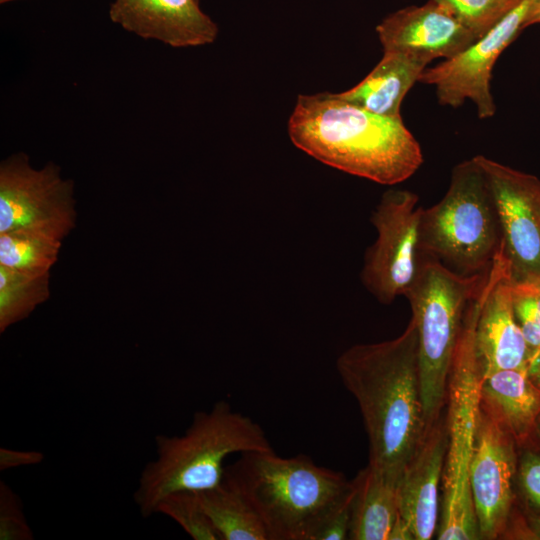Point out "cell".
<instances>
[{
  "mask_svg": "<svg viewBox=\"0 0 540 540\" xmlns=\"http://www.w3.org/2000/svg\"><path fill=\"white\" fill-rule=\"evenodd\" d=\"M430 62L418 55L384 52L379 63L361 82L337 95L372 113L401 117L400 106L405 95L419 81Z\"/></svg>",
  "mask_w": 540,
  "mask_h": 540,
  "instance_id": "ac0fdd59",
  "label": "cell"
},
{
  "mask_svg": "<svg viewBox=\"0 0 540 540\" xmlns=\"http://www.w3.org/2000/svg\"><path fill=\"white\" fill-rule=\"evenodd\" d=\"M511 296L515 318L531 356L540 350V281H512Z\"/></svg>",
  "mask_w": 540,
  "mask_h": 540,
  "instance_id": "d4e9b609",
  "label": "cell"
},
{
  "mask_svg": "<svg viewBox=\"0 0 540 540\" xmlns=\"http://www.w3.org/2000/svg\"><path fill=\"white\" fill-rule=\"evenodd\" d=\"M398 480L369 464L351 480L350 540H387L399 514Z\"/></svg>",
  "mask_w": 540,
  "mask_h": 540,
  "instance_id": "d6986e66",
  "label": "cell"
},
{
  "mask_svg": "<svg viewBox=\"0 0 540 540\" xmlns=\"http://www.w3.org/2000/svg\"><path fill=\"white\" fill-rule=\"evenodd\" d=\"M156 514L171 518L194 540H220L196 492L178 491L167 495L158 503Z\"/></svg>",
  "mask_w": 540,
  "mask_h": 540,
  "instance_id": "603a6c76",
  "label": "cell"
},
{
  "mask_svg": "<svg viewBox=\"0 0 540 540\" xmlns=\"http://www.w3.org/2000/svg\"><path fill=\"white\" fill-rule=\"evenodd\" d=\"M511 276L506 274L485 299L476 325L475 346L482 376L504 369L527 368L531 352L515 318Z\"/></svg>",
  "mask_w": 540,
  "mask_h": 540,
  "instance_id": "2e32d148",
  "label": "cell"
},
{
  "mask_svg": "<svg viewBox=\"0 0 540 540\" xmlns=\"http://www.w3.org/2000/svg\"><path fill=\"white\" fill-rule=\"evenodd\" d=\"M352 496L353 487L351 483L348 493L318 530L314 540L349 539Z\"/></svg>",
  "mask_w": 540,
  "mask_h": 540,
  "instance_id": "4316f807",
  "label": "cell"
},
{
  "mask_svg": "<svg viewBox=\"0 0 540 540\" xmlns=\"http://www.w3.org/2000/svg\"><path fill=\"white\" fill-rule=\"evenodd\" d=\"M480 403L509 430L518 446L535 437L540 389L528 377L527 368L482 376Z\"/></svg>",
  "mask_w": 540,
  "mask_h": 540,
  "instance_id": "e0dca14e",
  "label": "cell"
},
{
  "mask_svg": "<svg viewBox=\"0 0 540 540\" xmlns=\"http://www.w3.org/2000/svg\"><path fill=\"white\" fill-rule=\"evenodd\" d=\"M384 52L397 51L432 61L451 59L477 38L446 8L429 0L385 17L376 27Z\"/></svg>",
  "mask_w": 540,
  "mask_h": 540,
  "instance_id": "5bb4252c",
  "label": "cell"
},
{
  "mask_svg": "<svg viewBox=\"0 0 540 540\" xmlns=\"http://www.w3.org/2000/svg\"><path fill=\"white\" fill-rule=\"evenodd\" d=\"M50 272H28L0 265V332L27 318L50 296Z\"/></svg>",
  "mask_w": 540,
  "mask_h": 540,
  "instance_id": "7402d4cb",
  "label": "cell"
},
{
  "mask_svg": "<svg viewBox=\"0 0 540 540\" xmlns=\"http://www.w3.org/2000/svg\"><path fill=\"white\" fill-rule=\"evenodd\" d=\"M516 446L509 430L480 403L469 477L480 539L504 537L511 521Z\"/></svg>",
  "mask_w": 540,
  "mask_h": 540,
  "instance_id": "7c38bea8",
  "label": "cell"
},
{
  "mask_svg": "<svg viewBox=\"0 0 540 540\" xmlns=\"http://www.w3.org/2000/svg\"><path fill=\"white\" fill-rule=\"evenodd\" d=\"M223 477L252 505L268 540H314L351 486L308 455L281 457L273 448L241 453Z\"/></svg>",
  "mask_w": 540,
  "mask_h": 540,
  "instance_id": "3957f363",
  "label": "cell"
},
{
  "mask_svg": "<svg viewBox=\"0 0 540 540\" xmlns=\"http://www.w3.org/2000/svg\"><path fill=\"white\" fill-rule=\"evenodd\" d=\"M155 449L156 457L142 469L133 494L143 517L156 514L158 503L171 493L218 485L229 455L272 446L260 424L219 400L208 411L196 412L182 435H157Z\"/></svg>",
  "mask_w": 540,
  "mask_h": 540,
  "instance_id": "277c9868",
  "label": "cell"
},
{
  "mask_svg": "<svg viewBox=\"0 0 540 540\" xmlns=\"http://www.w3.org/2000/svg\"><path fill=\"white\" fill-rule=\"evenodd\" d=\"M501 278V270L491 268L479 293L469 302L453 356L445 405L447 449L439 540L480 539L469 482L482 380L475 331L481 307Z\"/></svg>",
  "mask_w": 540,
  "mask_h": 540,
  "instance_id": "5b68a950",
  "label": "cell"
},
{
  "mask_svg": "<svg viewBox=\"0 0 540 540\" xmlns=\"http://www.w3.org/2000/svg\"><path fill=\"white\" fill-rule=\"evenodd\" d=\"M109 17L141 38L175 48L211 44L219 31L198 0H113Z\"/></svg>",
  "mask_w": 540,
  "mask_h": 540,
  "instance_id": "9a60e30c",
  "label": "cell"
},
{
  "mask_svg": "<svg viewBox=\"0 0 540 540\" xmlns=\"http://www.w3.org/2000/svg\"><path fill=\"white\" fill-rule=\"evenodd\" d=\"M446 8L479 39L520 0H433Z\"/></svg>",
  "mask_w": 540,
  "mask_h": 540,
  "instance_id": "cb8c5ba5",
  "label": "cell"
},
{
  "mask_svg": "<svg viewBox=\"0 0 540 540\" xmlns=\"http://www.w3.org/2000/svg\"><path fill=\"white\" fill-rule=\"evenodd\" d=\"M336 369L361 412L368 464L399 479L429 423L415 322L411 319L394 339L349 347L337 358Z\"/></svg>",
  "mask_w": 540,
  "mask_h": 540,
  "instance_id": "6da1fadb",
  "label": "cell"
},
{
  "mask_svg": "<svg viewBox=\"0 0 540 540\" xmlns=\"http://www.w3.org/2000/svg\"><path fill=\"white\" fill-rule=\"evenodd\" d=\"M502 247L496 205L475 158L457 164L443 198L422 210L421 255L462 275L485 272Z\"/></svg>",
  "mask_w": 540,
  "mask_h": 540,
  "instance_id": "8992f818",
  "label": "cell"
},
{
  "mask_svg": "<svg viewBox=\"0 0 540 540\" xmlns=\"http://www.w3.org/2000/svg\"><path fill=\"white\" fill-rule=\"evenodd\" d=\"M10 1H14V0H0V3H1V4H5V3H8V2H10Z\"/></svg>",
  "mask_w": 540,
  "mask_h": 540,
  "instance_id": "e575fe53",
  "label": "cell"
},
{
  "mask_svg": "<svg viewBox=\"0 0 540 540\" xmlns=\"http://www.w3.org/2000/svg\"><path fill=\"white\" fill-rule=\"evenodd\" d=\"M531 0H520L485 35L457 56L426 68L419 82L433 85L440 104L459 107L474 102L479 118L492 117L496 106L490 90L492 69L500 54L525 28Z\"/></svg>",
  "mask_w": 540,
  "mask_h": 540,
  "instance_id": "30bf717a",
  "label": "cell"
},
{
  "mask_svg": "<svg viewBox=\"0 0 540 540\" xmlns=\"http://www.w3.org/2000/svg\"><path fill=\"white\" fill-rule=\"evenodd\" d=\"M63 238L41 229L0 233V265L20 271L50 272L58 259Z\"/></svg>",
  "mask_w": 540,
  "mask_h": 540,
  "instance_id": "44dd1931",
  "label": "cell"
},
{
  "mask_svg": "<svg viewBox=\"0 0 540 540\" xmlns=\"http://www.w3.org/2000/svg\"><path fill=\"white\" fill-rule=\"evenodd\" d=\"M487 270L462 275L433 257L421 255L416 277L404 295L418 332L422 398L429 422L445 410L449 374L465 312L482 288Z\"/></svg>",
  "mask_w": 540,
  "mask_h": 540,
  "instance_id": "52a82bcc",
  "label": "cell"
},
{
  "mask_svg": "<svg viewBox=\"0 0 540 540\" xmlns=\"http://www.w3.org/2000/svg\"><path fill=\"white\" fill-rule=\"evenodd\" d=\"M43 460L44 454L40 451L0 448V471L37 465Z\"/></svg>",
  "mask_w": 540,
  "mask_h": 540,
  "instance_id": "f1b7e54d",
  "label": "cell"
},
{
  "mask_svg": "<svg viewBox=\"0 0 540 540\" xmlns=\"http://www.w3.org/2000/svg\"><path fill=\"white\" fill-rule=\"evenodd\" d=\"M446 449L444 410L428 423L422 440L398 480L399 514L409 525L414 540H429L437 533Z\"/></svg>",
  "mask_w": 540,
  "mask_h": 540,
  "instance_id": "4fadbf2b",
  "label": "cell"
},
{
  "mask_svg": "<svg viewBox=\"0 0 540 540\" xmlns=\"http://www.w3.org/2000/svg\"><path fill=\"white\" fill-rule=\"evenodd\" d=\"M412 191H386L372 212L376 241L366 250L361 271L364 287L381 303L404 296L418 272L420 220L423 208Z\"/></svg>",
  "mask_w": 540,
  "mask_h": 540,
  "instance_id": "ba28073f",
  "label": "cell"
},
{
  "mask_svg": "<svg viewBox=\"0 0 540 540\" xmlns=\"http://www.w3.org/2000/svg\"><path fill=\"white\" fill-rule=\"evenodd\" d=\"M512 281H540V180L483 155Z\"/></svg>",
  "mask_w": 540,
  "mask_h": 540,
  "instance_id": "8fae6325",
  "label": "cell"
},
{
  "mask_svg": "<svg viewBox=\"0 0 540 540\" xmlns=\"http://www.w3.org/2000/svg\"><path fill=\"white\" fill-rule=\"evenodd\" d=\"M527 530L530 539H540V515L532 514L527 517Z\"/></svg>",
  "mask_w": 540,
  "mask_h": 540,
  "instance_id": "d6a6232c",
  "label": "cell"
},
{
  "mask_svg": "<svg viewBox=\"0 0 540 540\" xmlns=\"http://www.w3.org/2000/svg\"><path fill=\"white\" fill-rule=\"evenodd\" d=\"M220 540H268L265 527L244 495L226 478L196 492Z\"/></svg>",
  "mask_w": 540,
  "mask_h": 540,
  "instance_id": "ffe728a7",
  "label": "cell"
},
{
  "mask_svg": "<svg viewBox=\"0 0 540 540\" xmlns=\"http://www.w3.org/2000/svg\"><path fill=\"white\" fill-rule=\"evenodd\" d=\"M527 374L532 383L540 389V350L531 356L527 365Z\"/></svg>",
  "mask_w": 540,
  "mask_h": 540,
  "instance_id": "4dcf8cb0",
  "label": "cell"
},
{
  "mask_svg": "<svg viewBox=\"0 0 540 540\" xmlns=\"http://www.w3.org/2000/svg\"><path fill=\"white\" fill-rule=\"evenodd\" d=\"M74 183L53 162L34 168L19 152L0 164V233L41 229L65 238L76 226Z\"/></svg>",
  "mask_w": 540,
  "mask_h": 540,
  "instance_id": "9c48e42d",
  "label": "cell"
},
{
  "mask_svg": "<svg viewBox=\"0 0 540 540\" xmlns=\"http://www.w3.org/2000/svg\"><path fill=\"white\" fill-rule=\"evenodd\" d=\"M518 464V480L525 498L540 512V455L528 450Z\"/></svg>",
  "mask_w": 540,
  "mask_h": 540,
  "instance_id": "83f0119b",
  "label": "cell"
},
{
  "mask_svg": "<svg viewBox=\"0 0 540 540\" xmlns=\"http://www.w3.org/2000/svg\"><path fill=\"white\" fill-rule=\"evenodd\" d=\"M288 135L314 159L383 185L408 179L423 163L421 147L401 117L372 113L337 93L298 95Z\"/></svg>",
  "mask_w": 540,
  "mask_h": 540,
  "instance_id": "7a4b0ae2",
  "label": "cell"
},
{
  "mask_svg": "<svg viewBox=\"0 0 540 540\" xmlns=\"http://www.w3.org/2000/svg\"><path fill=\"white\" fill-rule=\"evenodd\" d=\"M535 437H536V438L539 440V442H540V417H539L538 422H537V427H536Z\"/></svg>",
  "mask_w": 540,
  "mask_h": 540,
  "instance_id": "836d02e7",
  "label": "cell"
},
{
  "mask_svg": "<svg viewBox=\"0 0 540 540\" xmlns=\"http://www.w3.org/2000/svg\"><path fill=\"white\" fill-rule=\"evenodd\" d=\"M535 24H540V0H531L525 21V28Z\"/></svg>",
  "mask_w": 540,
  "mask_h": 540,
  "instance_id": "1f68e13d",
  "label": "cell"
},
{
  "mask_svg": "<svg viewBox=\"0 0 540 540\" xmlns=\"http://www.w3.org/2000/svg\"><path fill=\"white\" fill-rule=\"evenodd\" d=\"M34 533L24 513L21 497L0 481V540H32Z\"/></svg>",
  "mask_w": 540,
  "mask_h": 540,
  "instance_id": "484cf974",
  "label": "cell"
},
{
  "mask_svg": "<svg viewBox=\"0 0 540 540\" xmlns=\"http://www.w3.org/2000/svg\"><path fill=\"white\" fill-rule=\"evenodd\" d=\"M387 540H414L413 534L409 525L398 514Z\"/></svg>",
  "mask_w": 540,
  "mask_h": 540,
  "instance_id": "f546056e",
  "label": "cell"
}]
</instances>
